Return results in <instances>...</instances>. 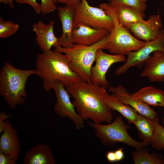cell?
Listing matches in <instances>:
<instances>
[{
	"label": "cell",
	"instance_id": "obj_1",
	"mask_svg": "<svg viewBox=\"0 0 164 164\" xmlns=\"http://www.w3.org/2000/svg\"><path fill=\"white\" fill-rule=\"evenodd\" d=\"M66 88L73 99L72 102L76 111L84 121L90 119L97 123L112 122V110L104 100L106 89L81 80Z\"/></svg>",
	"mask_w": 164,
	"mask_h": 164
},
{
	"label": "cell",
	"instance_id": "obj_2",
	"mask_svg": "<svg viewBox=\"0 0 164 164\" xmlns=\"http://www.w3.org/2000/svg\"><path fill=\"white\" fill-rule=\"evenodd\" d=\"M37 74L43 80V87L46 91L53 89L57 80L65 87L73 85L80 80L79 76L70 68L66 56L56 50L37 55Z\"/></svg>",
	"mask_w": 164,
	"mask_h": 164
},
{
	"label": "cell",
	"instance_id": "obj_3",
	"mask_svg": "<svg viewBox=\"0 0 164 164\" xmlns=\"http://www.w3.org/2000/svg\"><path fill=\"white\" fill-rule=\"evenodd\" d=\"M36 74V69L21 70L9 62L4 64L0 72V94L9 107L14 109L24 103L26 81L30 76Z\"/></svg>",
	"mask_w": 164,
	"mask_h": 164
},
{
	"label": "cell",
	"instance_id": "obj_4",
	"mask_svg": "<svg viewBox=\"0 0 164 164\" xmlns=\"http://www.w3.org/2000/svg\"><path fill=\"white\" fill-rule=\"evenodd\" d=\"M110 33L100 41L90 46L74 44L70 48H64L59 45L54 47L57 51L66 56L70 68L80 80L91 82V70L95 61L97 51L99 49H104L109 41Z\"/></svg>",
	"mask_w": 164,
	"mask_h": 164
},
{
	"label": "cell",
	"instance_id": "obj_5",
	"mask_svg": "<svg viewBox=\"0 0 164 164\" xmlns=\"http://www.w3.org/2000/svg\"><path fill=\"white\" fill-rule=\"evenodd\" d=\"M87 123L94 129L96 136L105 146L112 147L116 143L121 142L137 149L149 145L135 140L130 136L127 132L130 126L125 123L120 116L117 115L113 122L106 125L92 121Z\"/></svg>",
	"mask_w": 164,
	"mask_h": 164
},
{
	"label": "cell",
	"instance_id": "obj_6",
	"mask_svg": "<svg viewBox=\"0 0 164 164\" xmlns=\"http://www.w3.org/2000/svg\"><path fill=\"white\" fill-rule=\"evenodd\" d=\"M114 26L110 33L109 39L104 49L113 54L125 55L143 47L146 42L134 36L126 27L119 24L115 16H111Z\"/></svg>",
	"mask_w": 164,
	"mask_h": 164
},
{
	"label": "cell",
	"instance_id": "obj_7",
	"mask_svg": "<svg viewBox=\"0 0 164 164\" xmlns=\"http://www.w3.org/2000/svg\"><path fill=\"white\" fill-rule=\"evenodd\" d=\"M79 24L111 31L114 26L110 16L102 8L90 5L87 0H81L80 3L75 7L74 26Z\"/></svg>",
	"mask_w": 164,
	"mask_h": 164
},
{
	"label": "cell",
	"instance_id": "obj_8",
	"mask_svg": "<svg viewBox=\"0 0 164 164\" xmlns=\"http://www.w3.org/2000/svg\"><path fill=\"white\" fill-rule=\"evenodd\" d=\"M56 98L53 110L60 117L67 118L74 125L76 129L79 130L84 126V120L77 112L74 105L71 101L69 94L64 84L57 80L53 87Z\"/></svg>",
	"mask_w": 164,
	"mask_h": 164
},
{
	"label": "cell",
	"instance_id": "obj_9",
	"mask_svg": "<svg viewBox=\"0 0 164 164\" xmlns=\"http://www.w3.org/2000/svg\"><path fill=\"white\" fill-rule=\"evenodd\" d=\"M145 42V45L138 50L130 52L127 54L125 63L115 71V75L123 74L131 67L145 63L151 53L155 51L164 52V30L162 28L156 39Z\"/></svg>",
	"mask_w": 164,
	"mask_h": 164
},
{
	"label": "cell",
	"instance_id": "obj_10",
	"mask_svg": "<svg viewBox=\"0 0 164 164\" xmlns=\"http://www.w3.org/2000/svg\"><path fill=\"white\" fill-rule=\"evenodd\" d=\"M124 55L110 54L99 49L96 52L95 64L91 70V81L105 89L109 87V83L106 78V73L110 67L114 63L125 62Z\"/></svg>",
	"mask_w": 164,
	"mask_h": 164
},
{
	"label": "cell",
	"instance_id": "obj_11",
	"mask_svg": "<svg viewBox=\"0 0 164 164\" xmlns=\"http://www.w3.org/2000/svg\"><path fill=\"white\" fill-rule=\"evenodd\" d=\"M138 39L145 42L152 40L159 35L162 28V24L159 14L150 15L147 20L144 19L136 23L125 26Z\"/></svg>",
	"mask_w": 164,
	"mask_h": 164
},
{
	"label": "cell",
	"instance_id": "obj_12",
	"mask_svg": "<svg viewBox=\"0 0 164 164\" xmlns=\"http://www.w3.org/2000/svg\"><path fill=\"white\" fill-rule=\"evenodd\" d=\"M109 91L117 99L123 103L131 106L140 114L152 120L158 115L150 106L132 97L127 89L121 85L116 87L110 86Z\"/></svg>",
	"mask_w": 164,
	"mask_h": 164
},
{
	"label": "cell",
	"instance_id": "obj_13",
	"mask_svg": "<svg viewBox=\"0 0 164 164\" xmlns=\"http://www.w3.org/2000/svg\"><path fill=\"white\" fill-rule=\"evenodd\" d=\"M111 31L106 29H98L87 25L78 24L74 26L72 40L74 44L84 46L94 44L109 34Z\"/></svg>",
	"mask_w": 164,
	"mask_h": 164
},
{
	"label": "cell",
	"instance_id": "obj_14",
	"mask_svg": "<svg viewBox=\"0 0 164 164\" xmlns=\"http://www.w3.org/2000/svg\"><path fill=\"white\" fill-rule=\"evenodd\" d=\"M59 17L62 26V33L58 38V45L64 48L72 47L74 44L72 40L74 28L75 7L65 5L57 7Z\"/></svg>",
	"mask_w": 164,
	"mask_h": 164
},
{
	"label": "cell",
	"instance_id": "obj_15",
	"mask_svg": "<svg viewBox=\"0 0 164 164\" xmlns=\"http://www.w3.org/2000/svg\"><path fill=\"white\" fill-rule=\"evenodd\" d=\"M0 138V151L18 160L21 152L20 145L17 130L9 120L4 122Z\"/></svg>",
	"mask_w": 164,
	"mask_h": 164
},
{
	"label": "cell",
	"instance_id": "obj_16",
	"mask_svg": "<svg viewBox=\"0 0 164 164\" xmlns=\"http://www.w3.org/2000/svg\"><path fill=\"white\" fill-rule=\"evenodd\" d=\"M98 6L105 11L114 15L119 24L124 26L127 24L138 22L144 19L145 16V12L128 6L112 7L106 3H101Z\"/></svg>",
	"mask_w": 164,
	"mask_h": 164
},
{
	"label": "cell",
	"instance_id": "obj_17",
	"mask_svg": "<svg viewBox=\"0 0 164 164\" xmlns=\"http://www.w3.org/2000/svg\"><path fill=\"white\" fill-rule=\"evenodd\" d=\"M55 23L54 20L47 24L39 20L33 25L32 30L36 35V42L43 52L50 50L52 46L58 45V38L55 36L53 32Z\"/></svg>",
	"mask_w": 164,
	"mask_h": 164
},
{
	"label": "cell",
	"instance_id": "obj_18",
	"mask_svg": "<svg viewBox=\"0 0 164 164\" xmlns=\"http://www.w3.org/2000/svg\"><path fill=\"white\" fill-rule=\"evenodd\" d=\"M145 64L141 77H147L151 82H164V52H154Z\"/></svg>",
	"mask_w": 164,
	"mask_h": 164
},
{
	"label": "cell",
	"instance_id": "obj_19",
	"mask_svg": "<svg viewBox=\"0 0 164 164\" xmlns=\"http://www.w3.org/2000/svg\"><path fill=\"white\" fill-rule=\"evenodd\" d=\"M23 163L24 164H55L56 161L50 146L42 143L26 152Z\"/></svg>",
	"mask_w": 164,
	"mask_h": 164
},
{
	"label": "cell",
	"instance_id": "obj_20",
	"mask_svg": "<svg viewBox=\"0 0 164 164\" xmlns=\"http://www.w3.org/2000/svg\"><path fill=\"white\" fill-rule=\"evenodd\" d=\"M150 106L164 108V91L153 86L142 87L131 94Z\"/></svg>",
	"mask_w": 164,
	"mask_h": 164
},
{
	"label": "cell",
	"instance_id": "obj_21",
	"mask_svg": "<svg viewBox=\"0 0 164 164\" xmlns=\"http://www.w3.org/2000/svg\"><path fill=\"white\" fill-rule=\"evenodd\" d=\"M104 100L112 110L119 113L126 119L128 123H134L138 113L133 108L121 102L107 91L104 95Z\"/></svg>",
	"mask_w": 164,
	"mask_h": 164
},
{
	"label": "cell",
	"instance_id": "obj_22",
	"mask_svg": "<svg viewBox=\"0 0 164 164\" xmlns=\"http://www.w3.org/2000/svg\"><path fill=\"white\" fill-rule=\"evenodd\" d=\"M133 124L138 130L139 139L149 145L154 131L153 120L138 113Z\"/></svg>",
	"mask_w": 164,
	"mask_h": 164
},
{
	"label": "cell",
	"instance_id": "obj_23",
	"mask_svg": "<svg viewBox=\"0 0 164 164\" xmlns=\"http://www.w3.org/2000/svg\"><path fill=\"white\" fill-rule=\"evenodd\" d=\"M131 155L135 164H164V158L162 154L149 153L145 147L136 149Z\"/></svg>",
	"mask_w": 164,
	"mask_h": 164
},
{
	"label": "cell",
	"instance_id": "obj_24",
	"mask_svg": "<svg viewBox=\"0 0 164 164\" xmlns=\"http://www.w3.org/2000/svg\"><path fill=\"white\" fill-rule=\"evenodd\" d=\"M153 120L155 129L150 144L153 149L162 150L164 149V128L159 124L158 117H156Z\"/></svg>",
	"mask_w": 164,
	"mask_h": 164
},
{
	"label": "cell",
	"instance_id": "obj_25",
	"mask_svg": "<svg viewBox=\"0 0 164 164\" xmlns=\"http://www.w3.org/2000/svg\"><path fill=\"white\" fill-rule=\"evenodd\" d=\"M19 26L17 23L4 20L0 17V38H5L12 36L18 31Z\"/></svg>",
	"mask_w": 164,
	"mask_h": 164
},
{
	"label": "cell",
	"instance_id": "obj_26",
	"mask_svg": "<svg viewBox=\"0 0 164 164\" xmlns=\"http://www.w3.org/2000/svg\"><path fill=\"white\" fill-rule=\"evenodd\" d=\"M147 0H111L110 5L112 7L127 6L145 12L146 9Z\"/></svg>",
	"mask_w": 164,
	"mask_h": 164
},
{
	"label": "cell",
	"instance_id": "obj_27",
	"mask_svg": "<svg viewBox=\"0 0 164 164\" xmlns=\"http://www.w3.org/2000/svg\"><path fill=\"white\" fill-rule=\"evenodd\" d=\"M41 13L45 15L57 10L56 0H41Z\"/></svg>",
	"mask_w": 164,
	"mask_h": 164
},
{
	"label": "cell",
	"instance_id": "obj_28",
	"mask_svg": "<svg viewBox=\"0 0 164 164\" xmlns=\"http://www.w3.org/2000/svg\"><path fill=\"white\" fill-rule=\"evenodd\" d=\"M15 1L19 4H28L32 7L36 14L41 13V5L37 3L36 0H15Z\"/></svg>",
	"mask_w": 164,
	"mask_h": 164
},
{
	"label": "cell",
	"instance_id": "obj_29",
	"mask_svg": "<svg viewBox=\"0 0 164 164\" xmlns=\"http://www.w3.org/2000/svg\"><path fill=\"white\" fill-rule=\"evenodd\" d=\"M17 160L0 151V164H15Z\"/></svg>",
	"mask_w": 164,
	"mask_h": 164
},
{
	"label": "cell",
	"instance_id": "obj_30",
	"mask_svg": "<svg viewBox=\"0 0 164 164\" xmlns=\"http://www.w3.org/2000/svg\"><path fill=\"white\" fill-rule=\"evenodd\" d=\"M12 114H11L8 115L6 112L2 111L0 113V134L3 132L4 122L5 120L8 118L11 117Z\"/></svg>",
	"mask_w": 164,
	"mask_h": 164
},
{
	"label": "cell",
	"instance_id": "obj_31",
	"mask_svg": "<svg viewBox=\"0 0 164 164\" xmlns=\"http://www.w3.org/2000/svg\"><path fill=\"white\" fill-rule=\"evenodd\" d=\"M81 0H56L57 2L63 4L65 5L76 7L79 5Z\"/></svg>",
	"mask_w": 164,
	"mask_h": 164
},
{
	"label": "cell",
	"instance_id": "obj_32",
	"mask_svg": "<svg viewBox=\"0 0 164 164\" xmlns=\"http://www.w3.org/2000/svg\"><path fill=\"white\" fill-rule=\"evenodd\" d=\"M106 157L107 160L110 163L116 162L115 155L114 151L108 152L106 155Z\"/></svg>",
	"mask_w": 164,
	"mask_h": 164
},
{
	"label": "cell",
	"instance_id": "obj_33",
	"mask_svg": "<svg viewBox=\"0 0 164 164\" xmlns=\"http://www.w3.org/2000/svg\"><path fill=\"white\" fill-rule=\"evenodd\" d=\"M114 152L115 155L116 162L121 161L123 159L124 156L123 148H121Z\"/></svg>",
	"mask_w": 164,
	"mask_h": 164
},
{
	"label": "cell",
	"instance_id": "obj_34",
	"mask_svg": "<svg viewBox=\"0 0 164 164\" xmlns=\"http://www.w3.org/2000/svg\"><path fill=\"white\" fill-rule=\"evenodd\" d=\"M8 5L11 9H13L14 8L13 5V0H7Z\"/></svg>",
	"mask_w": 164,
	"mask_h": 164
},
{
	"label": "cell",
	"instance_id": "obj_35",
	"mask_svg": "<svg viewBox=\"0 0 164 164\" xmlns=\"http://www.w3.org/2000/svg\"><path fill=\"white\" fill-rule=\"evenodd\" d=\"M0 2L4 4H8L7 0H0Z\"/></svg>",
	"mask_w": 164,
	"mask_h": 164
},
{
	"label": "cell",
	"instance_id": "obj_36",
	"mask_svg": "<svg viewBox=\"0 0 164 164\" xmlns=\"http://www.w3.org/2000/svg\"><path fill=\"white\" fill-rule=\"evenodd\" d=\"M162 122L163 124L164 125V117L162 119Z\"/></svg>",
	"mask_w": 164,
	"mask_h": 164
}]
</instances>
